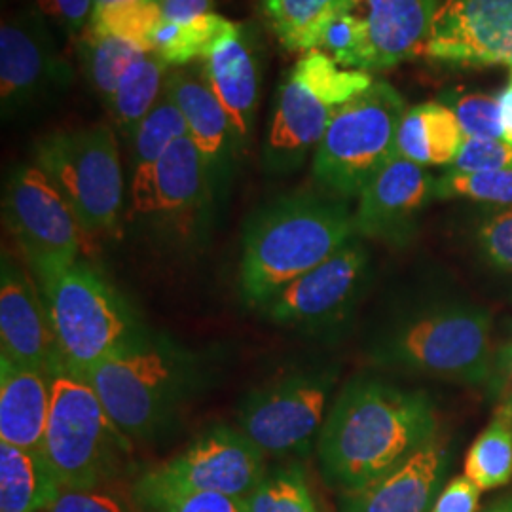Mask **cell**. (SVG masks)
<instances>
[{"instance_id": "cell-1", "label": "cell", "mask_w": 512, "mask_h": 512, "mask_svg": "<svg viewBox=\"0 0 512 512\" xmlns=\"http://www.w3.org/2000/svg\"><path fill=\"white\" fill-rule=\"evenodd\" d=\"M437 439V412L420 389L376 378L351 380L317 439L325 482L344 494L365 488Z\"/></svg>"}, {"instance_id": "cell-2", "label": "cell", "mask_w": 512, "mask_h": 512, "mask_svg": "<svg viewBox=\"0 0 512 512\" xmlns=\"http://www.w3.org/2000/svg\"><path fill=\"white\" fill-rule=\"evenodd\" d=\"M353 238L357 234L348 202L325 192H293L264 205L243 234L239 285L245 304L262 308Z\"/></svg>"}, {"instance_id": "cell-3", "label": "cell", "mask_w": 512, "mask_h": 512, "mask_svg": "<svg viewBox=\"0 0 512 512\" xmlns=\"http://www.w3.org/2000/svg\"><path fill=\"white\" fill-rule=\"evenodd\" d=\"M86 382L129 440L148 439L160 433L200 387L203 365L190 349L145 332L95 366Z\"/></svg>"}, {"instance_id": "cell-4", "label": "cell", "mask_w": 512, "mask_h": 512, "mask_svg": "<svg viewBox=\"0 0 512 512\" xmlns=\"http://www.w3.org/2000/svg\"><path fill=\"white\" fill-rule=\"evenodd\" d=\"M378 365L456 384H490L494 351L488 311L440 302L395 321L372 348Z\"/></svg>"}, {"instance_id": "cell-5", "label": "cell", "mask_w": 512, "mask_h": 512, "mask_svg": "<svg viewBox=\"0 0 512 512\" xmlns=\"http://www.w3.org/2000/svg\"><path fill=\"white\" fill-rule=\"evenodd\" d=\"M33 274L37 275L63 361L74 376L86 380L95 366L147 332L126 300L86 262L52 264Z\"/></svg>"}, {"instance_id": "cell-6", "label": "cell", "mask_w": 512, "mask_h": 512, "mask_svg": "<svg viewBox=\"0 0 512 512\" xmlns=\"http://www.w3.org/2000/svg\"><path fill=\"white\" fill-rule=\"evenodd\" d=\"M372 84L370 74L342 69L323 50L302 55L275 95L262 145L264 171L275 175L296 171L311 150H317L338 109Z\"/></svg>"}, {"instance_id": "cell-7", "label": "cell", "mask_w": 512, "mask_h": 512, "mask_svg": "<svg viewBox=\"0 0 512 512\" xmlns=\"http://www.w3.org/2000/svg\"><path fill=\"white\" fill-rule=\"evenodd\" d=\"M42 454L63 488H103L120 473L129 439L110 420L92 385L61 372L52 378Z\"/></svg>"}, {"instance_id": "cell-8", "label": "cell", "mask_w": 512, "mask_h": 512, "mask_svg": "<svg viewBox=\"0 0 512 512\" xmlns=\"http://www.w3.org/2000/svg\"><path fill=\"white\" fill-rule=\"evenodd\" d=\"M35 165L71 205L88 236L120 230L124 173L112 128L97 124L50 133L35 145Z\"/></svg>"}, {"instance_id": "cell-9", "label": "cell", "mask_w": 512, "mask_h": 512, "mask_svg": "<svg viewBox=\"0 0 512 512\" xmlns=\"http://www.w3.org/2000/svg\"><path fill=\"white\" fill-rule=\"evenodd\" d=\"M406 110L403 95L384 80H374L342 105L313 156V179L321 192L346 202L359 198L393 156Z\"/></svg>"}, {"instance_id": "cell-10", "label": "cell", "mask_w": 512, "mask_h": 512, "mask_svg": "<svg viewBox=\"0 0 512 512\" xmlns=\"http://www.w3.org/2000/svg\"><path fill=\"white\" fill-rule=\"evenodd\" d=\"M442 0H342L319 50L342 69L378 73L420 55Z\"/></svg>"}, {"instance_id": "cell-11", "label": "cell", "mask_w": 512, "mask_h": 512, "mask_svg": "<svg viewBox=\"0 0 512 512\" xmlns=\"http://www.w3.org/2000/svg\"><path fill=\"white\" fill-rule=\"evenodd\" d=\"M217 173L183 137L154 164L131 175L126 219L156 234L192 239L211 217Z\"/></svg>"}, {"instance_id": "cell-12", "label": "cell", "mask_w": 512, "mask_h": 512, "mask_svg": "<svg viewBox=\"0 0 512 512\" xmlns=\"http://www.w3.org/2000/svg\"><path fill=\"white\" fill-rule=\"evenodd\" d=\"M266 475L264 452L241 429L217 425L133 484L135 501L181 492L247 497Z\"/></svg>"}, {"instance_id": "cell-13", "label": "cell", "mask_w": 512, "mask_h": 512, "mask_svg": "<svg viewBox=\"0 0 512 512\" xmlns=\"http://www.w3.org/2000/svg\"><path fill=\"white\" fill-rule=\"evenodd\" d=\"M2 215L33 272L44 266L80 260L92 236L71 205L37 165H19L10 175Z\"/></svg>"}, {"instance_id": "cell-14", "label": "cell", "mask_w": 512, "mask_h": 512, "mask_svg": "<svg viewBox=\"0 0 512 512\" xmlns=\"http://www.w3.org/2000/svg\"><path fill=\"white\" fill-rule=\"evenodd\" d=\"M332 385L330 370H310L256 389L241 406V431L264 456L308 454L327 420Z\"/></svg>"}, {"instance_id": "cell-15", "label": "cell", "mask_w": 512, "mask_h": 512, "mask_svg": "<svg viewBox=\"0 0 512 512\" xmlns=\"http://www.w3.org/2000/svg\"><path fill=\"white\" fill-rule=\"evenodd\" d=\"M368 279L370 256L365 245L353 238L323 264L283 287L260 310L281 327L330 329L357 306Z\"/></svg>"}, {"instance_id": "cell-16", "label": "cell", "mask_w": 512, "mask_h": 512, "mask_svg": "<svg viewBox=\"0 0 512 512\" xmlns=\"http://www.w3.org/2000/svg\"><path fill=\"white\" fill-rule=\"evenodd\" d=\"M71 67L59 54L48 19L25 10L0 27V109L10 118L44 95L71 84Z\"/></svg>"}, {"instance_id": "cell-17", "label": "cell", "mask_w": 512, "mask_h": 512, "mask_svg": "<svg viewBox=\"0 0 512 512\" xmlns=\"http://www.w3.org/2000/svg\"><path fill=\"white\" fill-rule=\"evenodd\" d=\"M420 55L452 65L512 67V0H442Z\"/></svg>"}, {"instance_id": "cell-18", "label": "cell", "mask_w": 512, "mask_h": 512, "mask_svg": "<svg viewBox=\"0 0 512 512\" xmlns=\"http://www.w3.org/2000/svg\"><path fill=\"white\" fill-rule=\"evenodd\" d=\"M437 179L423 165L391 156L359 194L353 213L357 238L406 247L423 209L435 200Z\"/></svg>"}, {"instance_id": "cell-19", "label": "cell", "mask_w": 512, "mask_h": 512, "mask_svg": "<svg viewBox=\"0 0 512 512\" xmlns=\"http://www.w3.org/2000/svg\"><path fill=\"white\" fill-rule=\"evenodd\" d=\"M0 357L48 378L69 372L37 281L6 256L0 274Z\"/></svg>"}, {"instance_id": "cell-20", "label": "cell", "mask_w": 512, "mask_h": 512, "mask_svg": "<svg viewBox=\"0 0 512 512\" xmlns=\"http://www.w3.org/2000/svg\"><path fill=\"white\" fill-rule=\"evenodd\" d=\"M448 463L446 446L433 439L365 488L344 494L342 512H429Z\"/></svg>"}, {"instance_id": "cell-21", "label": "cell", "mask_w": 512, "mask_h": 512, "mask_svg": "<svg viewBox=\"0 0 512 512\" xmlns=\"http://www.w3.org/2000/svg\"><path fill=\"white\" fill-rule=\"evenodd\" d=\"M200 67L230 118L236 148L245 147L253 135L260 95L258 59L245 29L239 25L236 33L220 40Z\"/></svg>"}, {"instance_id": "cell-22", "label": "cell", "mask_w": 512, "mask_h": 512, "mask_svg": "<svg viewBox=\"0 0 512 512\" xmlns=\"http://www.w3.org/2000/svg\"><path fill=\"white\" fill-rule=\"evenodd\" d=\"M52 378L0 357V444L42 452Z\"/></svg>"}, {"instance_id": "cell-23", "label": "cell", "mask_w": 512, "mask_h": 512, "mask_svg": "<svg viewBox=\"0 0 512 512\" xmlns=\"http://www.w3.org/2000/svg\"><path fill=\"white\" fill-rule=\"evenodd\" d=\"M165 93L183 112L188 137L219 175L220 167L236 150L230 118L207 84L202 67L175 69L165 78Z\"/></svg>"}, {"instance_id": "cell-24", "label": "cell", "mask_w": 512, "mask_h": 512, "mask_svg": "<svg viewBox=\"0 0 512 512\" xmlns=\"http://www.w3.org/2000/svg\"><path fill=\"white\" fill-rule=\"evenodd\" d=\"M463 141L456 112L440 101H429L404 112L393 156L423 167H450Z\"/></svg>"}, {"instance_id": "cell-25", "label": "cell", "mask_w": 512, "mask_h": 512, "mask_svg": "<svg viewBox=\"0 0 512 512\" xmlns=\"http://www.w3.org/2000/svg\"><path fill=\"white\" fill-rule=\"evenodd\" d=\"M61 492L42 452L0 444V512H46Z\"/></svg>"}, {"instance_id": "cell-26", "label": "cell", "mask_w": 512, "mask_h": 512, "mask_svg": "<svg viewBox=\"0 0 512 512\" xmlns=\"http://www.w3.org/2000/svg\"><path fill=\"white\" fill-rule=\"evenodd\" d=\"M167 74L169 67L164 61L152 52H145L129 65L122 76L107 110L118 137L126 145L131 143L148 112L160 101Z\"/></svg>"}, {"instance_id": "cell-27", "label": "cell", "mask_w": 512, "mask_h": 512, "mask_svg": "<svg viewBox=\"0 0 512 512\" xmlns=\"http://www.w3.org/2000/svg\"><path fill=\"white\" fill-rule=\"evenodd\" d=\"M342 0H260L268 29L289 52L319 50Z\"/></svg>"}, {"instance_id": "cell-28", "label": "cell", "mask_w": 512, "mask_h": 512, "mask_svg": "<svg viewBox=\"0 0 512 512\" xmlns=\"http://www.w3.org/2000/svg\"><path fill=\"white\" fill-rule=\"evenodd\" d=\"M238 29V23L215 12L188 23L162 21L150 38V52L158 55L169 69H181L194 61H203L220 40Z\"/></svg>"}, {"instance_id": "cell-29", "label": "cell", "mask_w": 512, "mask_h": 512, "mask_svg": "<svg viewBox=\"0 0 512 512\" xmlns=\"http://www.w3.org/2000/svg\"><path fill=\"white\" fill-rule=\"evenodd\" d=\"M465 476L480 492L509 484L512 478V412L497 406L495 416L476 437L465 458Z\"/></svg>"}, {"instance_id": "cell-30", "label": "cell", "mask_w": 512, "mask_h": 512, "mask_svg": "<svg viewBox=\"0 0 512 512\" xmlns=\"http://www.w3.org/2000/svg\"><path fill=\"white\" fill-rule=\"evenodd\" d=\"M143 54V48L124 38L95 37L90 33H82L78 37V57L82 61V69L93 90L103 99L105 107H109L129 65Z\"/></svg>"}, {"instance_id": "cell-31", "label": "cell", "mask_w": 512, "mask_h": 512, "mask_svg": "<svg viewBox=\"0 0 512 512\" xmlns=\"http://www.w3.org/2000/svg\"><path fill=\"white\" fill-rule=\"evenodd\" d=\"M183 137H188L183 112L164 90L160 101L148 112L128 145L131 150V175L158 162Z\"/></svg>"}, {"instance_id": "cell-32", "label": "cell", "mask_w": 512, "mask_h": 512, "mask_svg": "<svg viewBox=\"0 0 512 512\" xmlns=\"http://www.w3.org/2000/svg\"><path fill=\"white\" fill-rule=\"evenodd\" d=\"M245 512H323L311 494L304 469L289 463L266 471L245 497Z\"/></svg>"}, {"instance_id": "cell-33", "label": "cell", "mask_w": 512, "mask_h": 512, "mask_svg": "<svg viewBox=\"0 0 512 512\" xmlns=\"http://www.w3.org/2000/svg\"><path fill=\"white\" fill-rule=\"evenodd\" d=\"M162 21V12L154 0H126L93 8L84 33L124 38L150 52V38Z\"/></svg>"}, {"instance_id": "cell-34", "label": "cell", "mask_w": 512, "mask_h": 512, "mask_svg": "<svg viewBox=\"0 0 512 512\" xmlns=\"http://www.w3.org/2000/svg\"><path fill=\"white\" fill-rule=\"evenodd\" d=\"M435 200H469L511 207L512 169L488 173L446 171L435 183Z\"/></svg>"}, {"instance_id": "cell-35", "label": "cell", "mask_w": 512, "mask_h": 512, "mask_svg": "<svg viewBox=\"0 0 512 512\" xmlns=\"http://www.w3.org/2000/svg\"><path fill=\"white\" fill-rule=\"evenodd\" d=\"M475 243L490 268L499 274L512 275V205L478 222Z\"/></svg>"}, {"instance_id": "cell-36", "label": "cell", "mask_w": 512, "mask_h": 512, "mask_svg": "<svg viewBox=\"0 0 512 512\" xmlns=\"http://www.w3.org/2000/svg\"><path fill=\"white\" fill-rule=\"evenodd\" d=\"M456 112L465 137L503 139L499 99L486 93H467L448 105Z\"/></svg>"}, {"instance_id": "cell-37", "label": "cell", "mask_w": 512, "mask_h": 512, "mask_svg": "<svg viewBox=\"0 0 512 512\" xmlns=\"http://www.w3.org/2000/svg\"><path fill=\"white\" fill-rule=\"evenodd\" d=\"M147 512H245V497L215 492H181L139 501Z\"/></svg>"}, {"instance_id": "cell-38", "label": "cell", "mask_w": 512, "mask_h": 512, "mask_svg": "<svg viewBox=\"0 0 512 512\" xmlns=\"http://www.w3.org/2000/svg\"><path fill=\"white\" fill-rule=\"evenodd\" d=\"M512 169V145L505 139L465 137L454 164L448 171L456 173H488Z\"/></svg>"}, {"instance_id": "cell-39", "label": "cell", "mask_w": 512, "mask_h": 512, "mask_svg": "<svg viewBox=\"0 0 512 512\" xmlns=\"http://www.w3.org/2000/svg\"><path fill=\"white\" fill-rule=\"evenodd\" d=\"M46 512H135L120 495L105 488L74 490L63 488L54 505Z\"/></svg>"}, {"instance_id": "cell-40", "label": "cell", "mask_w": 512, "mask_h": 512, "mask_svg": "<svg viewBox=\"0 0 512 512\" xmlns=\"http://www.w3.org/2000/svg\"><path fill=\"white\" fill-rule=\"evenodd\" d=\"M37 10L65 37H80L92 18L93 0H37Z\"/></svg>"}, {"instance_id": "cell-41", "label": "cell", "mask_w": 512, "mask_h": 512, "mask_svg": "<svg viewBox=\"0 0 512 512\" xmlns=\"http://www.w3.org/2000/svg\"><path fill=\"white\" fill-rule=\"evenodd\" d=\"M480 505V490L467 476H456L440 488L429 512H476Z\"/></svg>"}, {"instance_id": "cell-42", "label": "cell", "mask_w": 512, "mask_h": 512, "mask_svg": "<svg viewBox=\"0 0 512 512\" xmlns=\"http://www.w3.org/2000/svg\"><path fill=\"white\" fill-rule=\"evenodd\" d=\"M490 384L499 399V406H505L512 412V342L495 353Z\"/></svg>"}, {"instance_id": "cell-43", "label": "cell", "mask_w": 512, "mask_h": 512, "mask_svg": "<svg viewBox=\"0 0 512 512\" xmlns=\"http://www.w3.org/2000/svg\"><path fill=\"white\" fill-rule=\"evenodd\" d=\"M164 21L188 23L192 19L213 14V0H154Z\"/></svg>"}, {"instance_id": "cell-44", "label": "cell", "mask_w": 512, "mask_h": 512, "mask_svg": "<svg viewBox=\"0 0 512 512\" xmlns=\"http://www.w3.org/2000/svg\"><path fill=\"white\" fill-rule=\"evenodd\" d=\"M499 109H501V128L503 139L512 145V82L497 95Z\"/></svg>"}, {"instance_id": "cell-45", "label": "cell", "mask_w": 512, "mask_h": 512, "mask_svg": "<svg viewBox=\"0 0 512 512\" xmlns=\"http://www.w3.org/2000/svg\"><path fill=\"white\" fill-rule=\"evenodd\" d=\"M484 512H512V495H503Z\"/></svg>"}, {"instance_id": "cell-46", "label": "cell", "mask_w": 512, "mask_h": 512, "mask_svg": "<svg viewBox=\"0 0 512 512\" xmlns=\"http://www.w3.org/2000/svg\"><path fill=\"white\" fill-rule=\"evenodd\" d=\"M116 2H126V0H93V8H101V6H109Z\"/></svg>"}, {"instance_id": "cell-47", "label": "cell", "mask_w": 512, "mask_h": 512, "mask_svg": "<svg viewBox=\"0 0 512 512\" xmlns=\"http://www.w3.org/2000/svg\"><path fill=\"white\" fill-rule=\"evenodd\" d=\"M511 82H512V80H511Z\"/></svg>"}]
</instances>
